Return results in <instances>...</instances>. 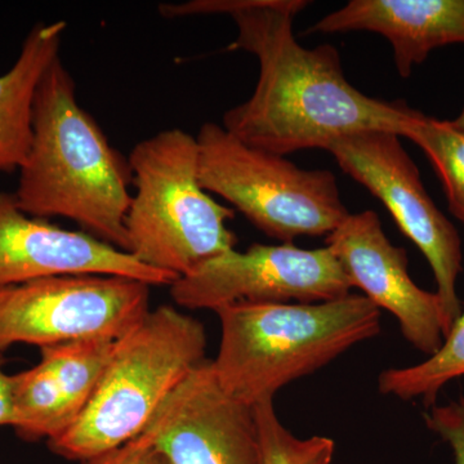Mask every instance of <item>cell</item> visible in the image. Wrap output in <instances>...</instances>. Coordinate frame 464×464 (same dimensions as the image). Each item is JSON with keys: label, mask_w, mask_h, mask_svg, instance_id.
I'll list each match as a JSON object with an SVG mask.
<instances>
[{"label": "cell", "mask_w": 464, "mask_h": 464, "mask_svg": "<svg viewBox=\"0 0 464 464\" xmlns=\"http://www.w3.org/2000/svg\"><path fill=\"white\" fill-rule=\"evenodd\" d=\"M207 343L199 320L168 304L150 310L116 341L90 404L65 433L48 441L51 451L83 462L127 444L206 360Z\"/></svg>", "instance_id": "5"}, {"label": "cell", "mask_w": 464, "mask_h": 464, "mask_svg": "<svg viewBox=\"0 0 464 464\" xmlns=\"http://www.w3.org/2000/svg\"><path fill=\"white\" fill-rule=\"evenodd\" d=\"M116 341L93 338L39 348L41 359L51 366L56 380L65 432L90 404Z\"/></svg>", "instance_id": "15"}, {"label": "cell", "mask_w": 464, "mask_h": 464, "mask_svg": "<svg viewBox=\"0 0 464 464\" xmlns=\"http://www.w3.org/2000/svg\"><path fill=\"white\" fill-rule=\"evenodd\" d=\"M450 123L453 124L454 127L458 128V130H463L464 132V109L457 119H454V121H450Z\"/></svg>", "instance_id": "22"}, {"label": "cell", "mask_w": 464, "mask_h": 464, "mask_svg": "<svg viewBox=\"0 0 464 464\" xmlns=\"http://www.w3.org/2000/svg\"><path fill=\"white\" fill-rule=\"evenodd\" d=\"M344 173L384 204L429 261L444 311V337L462 314L457 280L462 271L459 235L427 194L414 161L395 133L371 130L326 146Z\"/></svg>", "instance_id": "8"}, {"label": "cell", "mask_w": 464, "mask_h": 464, "mask_svg": "<svg viewBox=\"0 0 464 464\" xmlns=\"http://www.w3.org/2000/svg\"><path fill=\"white\" fill-rule=\"evenodd\" d=\"M261 464H332L335 444L332 439L313 436L298 439L284 427L274 400L255 405Z\"/></svg>", "instance_id": "18"}, {"label": "cell", "mask_w": 464, "mask_h": 464, "mask_svg": "<svg viewBox=\"0 0 464 464\" xmlns=\"http://www.w3.org/2000/svg\"><path fill=\"white\" fill-rule=\"evenodd\" d=\"M81 464H169L163 454L150 444L149 440L140 433L121 447L101 454L99 457L83 460Z\"/></svg>", "instance_id": "20"}, {"label": "cell", "mask_w": 464, "mask_h": 464, "mask_svg": "<svg viewBox=\"0 0 464 464\" xmlns=\"http://www.w3.org/2000/svg\"><path fill=\"white\" fill-rule=\"evenodd\" d=\"M215 313L221 322L212 360L217 380L252 406L381 332L380 308L351 293L316 304H234Z\"/></svg>", "instance_id": "3"}, {"label": "cell", "mask_w": 464, "mask_h": 464, "mask_svg": "<svg viewBox=\"0 0 464 464\" xmlns=\"http://www.w3.org/2000/svg\"><path fill=\"white\" fill-rule=\"evenodd\" d=\"M351 285L398 319L406 340L431 356L444 341V311L438 293L420 289L408 273L406 252L393 246L373 210L355 213L326 237Z\"/></svg>", "instance_id": "11"}, {"label": "cell", "mask_w": 464, "mask_h": 464, "mask_svg": "<svg viewBox=\"0 0 464 464\" xmlns=\"http://www.w3.org/2000/svg\"><path fill=\"white\" fill-rule=\"evenodd\" d=\"M128 164L136 191L125 230L134 258L179 279L235 249L227 227L234 209L200 185L197 137L179 128L160 130L134 146Z\"/></svg>", "instance_id": "4"}, {"label": "cell", "mask_w": 464, "mask_h": 464, "mask_svg": "<svg viewBox=\"0 0 464 464\" xmlns=\"http://www.w3.org/2000/svg\"><path fill=\"white\" fill-rule=\"evenodd\" d=\"M70 275L130 277L151 286L177 280L87 232L26 215L14 192L0 191V286Z\"/></svg>", "instance_id": "12"}, {"label": "cell", "mask_w": 464, "mask_h": 464, "mask_svg": "<svg viewBox=\"0 0 464 464\" xmlns=\"http://www.w3.org/2000/svg\"><path fill=\"white\" fill-rule=\"evenodd\" d=\"M464 375V313L460 314L441 347L420 364L387 369L380 375V390L384 395L401 400L422 399L435 405L438 393L448 382Z\"/></svg>", "instance_id": "16"}, {"label": "cell", "mask_w": 464, "mask_h": 464, "mask_svg": "<svg viewBox=\"0 0 464 464\" xmlns=\"http://www.w3.org/2000/svg\"><path fill=\"white\" fill-rule=\"evenodd\" d=\"M169 464H261L255 406L235 399L204 360L141 432Z\"/></svg>", "instance_id": "10"}, {"label": "cell", "mask_w": 464, "mask_h": 464, "mask_svg": "<svg viewBox=\"0 0 464 464\" xmlns=\"http://www.w3.org/2000/svg\"><path fill=\"white\" fill-rule=\"evenodd\" d=\"M66 27L61 20L34 26L14 65L0 75V172H14L25 163L33 141L36 90L60 57Z\"/></svg>", "instance_id": "14"}, {"label": "cell", "mask_w": 464, "mask_h": 464, "mask_svg": "<svg viewBox=\"0 0 464 464\" xmlns=\"http://www.w3.org/2000/svg\"><path fill=\"white\" fill-rule=\"evenodd\" d=\"M179 306L212 310L234 304H316L350 295L343 267L328 246L292 243L231 249L169 286Z\"/></svg>", "instance_id": "9"}, {"label": "cell", "mask_w": 464, "mask_h": 464, "mask_svg": "<svg viewBox=\"0 0 464 464\" xmlns=\"http://www.w3.org/2000/svg\"><path fill=\"white\" fill-rule=\"evenodd\" d=\"M2 353H0V427L14 424V392H12V375L3 371Z\"/></svg>", "instance_id": "21"}, {"label": "cell", "mask_w": 464, "mask_h": 464, "mask_svg": "<svg viewBox=\"0 0 464 464\" xmlns=\"http://www.w3.org/2000/svg\"><path fill=\"white\" fill-rule=\"evenodd\" d=\"M372 32L392 45L396 69L408 78L430 52L464 44V0H351L308 34Z\"/></svg>", "instance_id": "13"}, {"label": "cell", "mask_w": 464, "mask_h": 464, "mask_svg": "<svg viewBox=\"0 0 464 464\" xmlns=\"http://www.w3.org/2000/svg\"><path fill=\"white\" fill-rule=\"evenodd\" d=\"M404 137L417 143L435 167L451 213L464 224V132L450 121L415 111Z\"/></svg>", "instance_id": "17"}, {"label": "cell", "mask_w": 464, "mask_h": 464, "mask_svg": "<svg viewBox=\"0 0 464 464\" xmlns=\"http://www.w3.org/2000/svg\"><path fill=\"white\" fill-rule=\"evenodd\" d=\"M307 0H190L163 3L164 18L225 14L237 35L231 50L259 63L258 83L246 102L224 115L222 127L252 148L285 155L323 149L341 137L382 130L404 137L415 111L404 102L366 96L348 83L331 44L304 48L293 23Z\"/></svg>", "instance_id": "1"}, {"label": "cell", "mask_w": 464, "mask_h": 464, "mask_svg": "<svg viewBox=\"0 0 464 464\" xmlns=\"http://www.w3.org/2000/svg\"><path fill=\"white\" fill-rule=\"evenodd\" d=\"M18 172L14 195L24 213L72 219L82 231L127 252L130 164L79 105L74 79L61 56L36 90L32 146Z\"/></svg>", "instance_id": "2"}, {"label": "cell", "mask_w": 464, "mask_h": 464, "mask_svg": "<svg viewBox=\"0 0 464 464\" xmlns=\"http://www.w3.org/2000/svg\"><path fill=\"white\" fill-rule=\"evenodd\" d=\"M197 140L204 190L228 201L275 240L328 237L350 216L329 170L302 169L215 123L204 124Z\"/></svg>", "instance_id": "6"}, {"label": "cell", "mask_w": 464, "mask_h": 464, "mask_svg": "<svg viewBox=\"0 0 464 464\" xmlns=\"http://www.w3.org/2000/svg\"><path fill=\"white\" fill-rule=\"evenodd\" d=\"M149 284L109 275H70L0 286V353L93 338L121 340L150 311Z\"/></svg>", "instance_id": "7"}, {"label": "cell", "mask_w": 464, "mask_h": 464, "mask_svg": "<svg viewBox=\"0 0 464 464\" xmlns=\"http://www.w3.org/2000/svg\"><path fill=\"white\" fill-rule=\"evenodd\" d=\"M427 426L448 442L456 464H464V398L448 405H432L424 414Z\"/></svg>", "instance_id": "19"}]
</instances>
